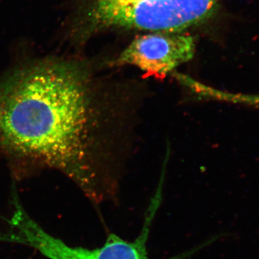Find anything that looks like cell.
Returning <instances> with one entry per match:
<instances>
[{"instance_id": "5", "label": "cell", "mask_w": 259, "mask_h": 259, "mask_svg": "<svg viewBox=\"0 0 259 259\" xmlns=\"http://www.w3.org/2000/svg\"><path fill=\"white\" fill-rule=\"evenodd\" d=\"M192 90L195 93L198 94L201 97L204 98L212 99V100H220L232 102V103L241 104V105H248L258 107L259 108V94L258 95H251V94H235L226 93L216 89L205 86L202 83L195 81L192 87Z\"/></svg>"}, {"instance_id": "3", "label": "cell", "mask_w": 259, "mask_h": 259, "mask_svg": "<svg viewBox=\"0 0 259 259\" xmlns=\"http://www.w3.org/2000/svg\"><path fill=\"white\" fill-rule=\"evenodd\" d=\"M161 190L153 197L145 215L139 236L134 241L122 239L117 235H109L105 244L95 249L66 245L42 229L30 218L20 202L15 203L13 215L6 220L8 228L0 233V242L28 245L38 250L49 259H151L148 257L147 242L153 220L160 204ZM209 241L168 259H190Z\"/></svg>"}, {"instance_id": "2", "label": "cell", "mask_w": 259, "mask_h": 259, "mask_svg": "<svg viewBox=\"0 0 259 259\" xmlns=\"http://www.w3.org/2000/svg\"><path fill=\"white\" fill-rule=\"evenodd\" d=\"M218 3V0H92L82 16L61 23L59 37L76 47L101 27L180 32L207 20Z\"/></svg>"}, {"instance_id": "4", "label": "cell", "mask_w": 259, "mask_h": 259, "mask_svg": "<svg viewBox=\"0 0 259 259\" xmlns=\"http://www.w3.org/2000/svg\"><path fill=\"white\" fill-rule=\"evenodd\" d=\"M193 37L180 32H156L135 38L112 66L131 65L146 74L164 76L194 57Z\"/></svg>"}, {"instance_id": "1", "label": "cell", "mask_w": 259, "mask_h": 259, "mask_svg": "<svg viewBox=\"0 0 259 259\" xmlns=\"http://www.w3.org/2000/svg\"><path fill=\"white\" fill-rule=\"evenodd\" d=\"M87 61L32 58L0 77V161L20 179L28 171L64 174L95 204L115 198L107 171L110 105Z\"/></svg>"}]
</instances>
